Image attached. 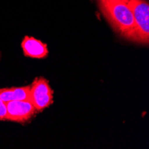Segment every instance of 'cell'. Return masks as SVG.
I'll list each match as a JSON object with an SVG mask.
<instances>
[{
  "label": "cell",
  "instance_id": "8",
  "mask_svg": "<svg viewBox=\"0 0 149 149\" xmlns=\"http://www.w3.org/2000/svg\"><path fill=\"white\" fill-rule=\"evenodd\" d=\"M118 1H123V2H127L128 0H118Z\"/></svg>",
  "mask_w": 149,
  "mask_h": 149
},
{
  "label": "cell",
  "instance_id": "6",
  "mask_svg": "<svg viewBox=\"0 0 149 149\" xmlns=\"http://www.w3.org/2000/svg\"><path fill=\"white\" fill-rule=\"evenodd\" d=\"M31 86L20 88H0V98L5 103L18 100H29V92Z\"/></svg>",
  "mask_w": 149,
  "mask_h": 149
},
{
  "label": "cell",
  "instance_id": "5",
  "mask_svg": "<svg viewBox=\"0 0 149 149\" xmlns=\"http://www.w3.org/2000/svg\"><path fill=\"white\" fill-rule=\"evenodd\" d=\"M22 48L25 56L41 59L48 55V49L46 44L32 37L26 36L22 41Z\"/></svg>",
  "mask_w": 149,
  "mask_h": 149
},
{
  "label": "cell",
  "instance_id": "2",
  "mask_svg": "<svg viewBox=\"0 0 149 149\" xmlns=\"http://www.w3.org/2000/svg\"><path fill=\"white\" fill-rule=\"evenodd\" d=\"M134 17V30L130 40L139 44L149 42V5L145 0H128Z\"/></svg>",
  "mask_w": 149,
  "mask_h": 149
},
{
  "label": "cell",
  "instance_id": "1",
  "mask_svg": "<svg viewBox=\"0 0 149 149\" xmlns=\"http://www.w3.org/2000/svg\"><path fill=\"white\" fill-rule=\"evenodd\" d=\"M99 8L113 30L130 39L134 30V17L127 2L118 0H98Z\"/></svg>",
  "mask_w": 149,
  "mask_h": 149
},
{
  "label": "cell",
  "instance_id": "3",
  "mask_svg": "<svg viewBox=\"0 0 149 149\" xmlns=\"http://www.w3.org/2000/svg\"><path fill=\"white\" fill-rule=\"evenodd\" d=\"M29 100L37 112H41L52 104L53 90L46 79H35L30 88Z\"/></svg>",
  "mask_w": 149,
  "mask_h": 149
},
{
  "label": "cell",
  "instance_id": "4",
  "mask_svg": "<svg viewBox=\"0 0 149 149\" xmlns=\"http://www.w3.org/2000/svg\"><path fill=\"white\" fill-rule=\"evenodd\" d=\"M37 111L30 100H18L6 103V120L24 123L29 120Z\"/></svg>",
  "mask_w": 149,
  "mask_h": 149
},
{
  "label": "cell",
  "instance_id": "7",
  "mask_svg": "<svg viewBox=\"0 0 149 149\" xmlns=\"http://www.w3.org/2000/svg\"><path fill=\"white\" fill-rule=\"evenodd\" d=\"M6 103L0 98V120H6Z\"/></svg>",
  "mask_w": 149,
  "mask_h": 149
}]
</instances>
